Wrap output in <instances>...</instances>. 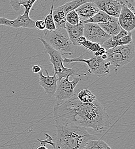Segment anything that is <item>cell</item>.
Masks as SVG:
<instances>
[{
	"label": "cell",
	"mask_w": 135,
	"mask_h": 149,
	"mask_svg": "<svg viewBox=\"0 0 135 149\" xmlns=\"http://www.w3.org/2000/svg\"><path fill=\"white\" fill-rule=\"evenodd\" d=\"M83 149H112L102 139L90 140Z\"/></svg>",
	"instance_id": "7402d4cb"
},
{
	"label": "cell",
	"mask_w": 135,
	"mask_h": 149,
	"mask_svg": "<svg viewBox=\"0 0 135 149\" xmlns=\"http://www.w3.org/2000/svg\"><path fill=\"white\" fill-rule=\"evenodd\" d=\"M83 36L87 40L98 43L101 45L111 37L98 24L93 23L84 24Z\"/></svg>",
	"instance_id": "9c48e42d"
},
{
	"label": "cell",
	"mask_w": 135,
	"mask_h": 149,
	"mask_svg": "<svg viewBox=\"0 0 135 149\" xmlns=\"http://www.w3.org/2000/svg\"><path fill=\"white\" fill-rule=\"evenodd\" d=\"M42 38L62 55H71L76 51V46L71 41L65 28H58L51 31H44Z\"/></svg>",
	"instance_id": "3957f363"
},
{
	"label": "cell",
	"mask_w": 135,
	"mask_h": 149,
	"mask_svg": "<svg viewBox=\"0 0 135 149\" xmlns=\"http://www.w3.org/2000/svg\"><path fill=\"white\" fill-rule=\"evenodd\" d=\"M69 77L63 78L58 80L57 87L54 96L55 105H60L69 99L75 94V88L82 79L80 77L73 76V79L70 81Z\"/></svg>",
	"instance_id": "52a82bcc"
},
{
	"label": "cell",
	"mask_w": 135,
	"mask_h": 149,
	"mask_svg": "<svg viewBox=\"0 0 135 149\" xmlns=\"http://www.w3.org/2000/svg\"><path fill=\"white\" fill-rule=\"evenodd\" d=\"M53 116L55 123L75 125L99 132L106 130L110 125L109 116L104 105L98 100L83 103L76 93L60 105H55Z\"/></svg>",
	"instance_id": "6da1fadb"
},
{
	"label": "cell",
	"mask_w": 135,
	"mask_h": 149,
	"mask_svg": "<svg viewBox=\"0 0 135 149\" xmlns=\"http://www.w3.org/2000/svg\"><path fill=\"white\" fill-rule=\"evenodd\" d=\"M35 26L39 31H44L45 29V25L43 20H36L35 21Z\"/></svg>",
	"instance_id": "484cf974"
},
{
	"label": "cell",
	"mask_w": 135,
	"mask_h": 149,
	"mask_svg": "<svg viewBox=\"0 0 135 149\" xmlns=\"http://www.w3.org/2000/svg\"><path fill=\"white\" fill-rule=\"evenodd\" d=\"M38 39L41 42L44 47L45 52L50 56V61L54 67V74L57 76L58 80L71 76L79 77L80 76L87 74V73L85 72L86 71H84L83 70H80L77 67H74L72 68L65 67L62 55L49 45L43 38L39 37Z\"/></svg>",
	"instance_id": "277c9868"
},
{
	"label": "cell",
	"mask_w": 135,
	"mask_h": 149,
	"mask_svg": "<svg viewBox=\"0 0 135 149\" xmlns=\"http://www.w3.org/2000/svg\"><path fill=\"white\" fill-rule=\"evenodd\" d=\"M53 10H54V3L51 5L50 13L46 16V17H45L44 20V22L45 25V29L50 31H55L57 29L54 19H53V16H52Z\"/></svg>",
	"instance_id": "603a6c76"
},
{
	"label": "cell",
	"mask_w": 135,
	"mask_h": 149,
	"mask_svg": "<svg viewBox=\"0 0 135 149\" xmlns=\"http://www.w3.org/2000/svg\"><path fill=\"white\" fill-rule=\"evenodd\" d=\"M111 19V16H109L106 13L99 10L97 13H96L93 17L90 18L86 21H83V24H87V23H93V24H102L106 22Z\"/></svg>",
	"instance_id": "44dd1931"
},
{
	"label": "cell",
	"mask_w": 135,
	"mask_h": 149,
	"mask_svg": "<svg viewBox=\"0 0 135 149\" xmlns=\"http://www.w3.org/2000/svg\"><path fill=\"white\" fill-rule=\"evenodd\" d=\"M98 25L111 37L117 35L122 29L119 24L118 18L112 16H111V19L106 22Z\"/></svg>",
	"instance_id": "2e32d148"
},
{
	"label": "cell",
	"mask_w": 135,
	"mask_h": 149,
	"mask_svg": "<svg viewBox=\"0 0 135 149\" xmlns=\"http://www.w3.org/2000/svg\"><path fill=\"white\" fill-rule=\"evenodd\" d=\"M55 123L57 135L54 141V149H83L90 140L96 139V136L90 134L86 128L75 125Z\"/></svg>",
	"instance_id": "7a4b0ae2"
},
{
	"label": "cell",
	"mask_w": 135,
	"mask_h": 149,
	"mask_svg": "<svg viewBox=\"0 0 135 149\" xmlns=\"http://www.w3.org/2000/svg\"><path fill=\"white\" fill-rule=\"evenodd\" d=\"M118 19L121 28L125 31L131 32L135 29V13L125 6H122Z\"/></svg>",
	"instance_id": "4fadbf2b"
},
{
	"label": "cell",
	"mask_w": 135,
	"mask_h": 149,
	"mask_svg": "<svg viewBox=\"0 0 135 149\" xmlns=\"http://www.w3.org/2000/svg\"><path fill=\"white\" fill-rule=\"evenodd\" d=\"M45 139L44 140H40L38 139V141L40 143L41 145L45 146L47 145H50L53 148V149H55V144L54 141L52 140V138L49 134H45Z\"/></svg>",
	"instance_id": "d4e9b609"
},
{
	"label": "cell",
	"mask_w": 135,
	"mask_h": 149,
	"mask_svg": "<svg viewBox=\"0 0 135 149\" xmlns=\"http://www.w3.org/2000/svg\"><path fill=\"white\" fill-rule=\"evenodd\" d=\"M79 100L85 104H90L96 100V96L88 89H83L77 94Z\"/></svg>",
	"instance_id": "d6986e66"
},
{
	"label": "cell",
	"mask_w": 135,
	"mask_h": 149,
	"mask_svg": "<svg viewBox=\"0 0 135 149\" xmlns=\"http://www.w3.org/2000/svg\"><path fill=\"white\" fill-rule=\"evenodd\" d=\"M128 32H127V31H125V30L121 29V31H120L117 35L115 36L111 37V38H112L113 41H116V40H119V39L121 38L122 37H124V36H127V35H128Z\"/></svg>",
	"instance_id": "4316f807"
},
{
	"label": "cell",
	"mask_w": 135,
	"mask_h": 149,
	"mask_svg": "<svg viewBox=\"0 0 135 149\" xmlns=\"http://www.w3.org/2000/svg\"><path fill=\"white\" fill-rule=\"evenodd\" d=\"M10 5L15 12H18L20 9V6H24L25 10L30 12L34 3L38 0H9ZM40 1V0H39Z\"/></svg>",
	"instance_id": "ac0fdd59"
},
{
	"label": "cell",
	"mask_w": 135,
	"mask_h": 149,
	"mask_svg": "<svg viewBox=\"0 0 135 149\" xmlns=\"http://www.w3.org/2000/svg\"><path fill=\"white\" fill-rule=\"evenodd\" d=\"M78 46H82L85 49L92 52H96L101 47L100 44L87 40L84 36L80 37L77 41Z\"/></svg>",
	"instance_id": "ffe728a7"
},
{
	"label": "cell",
	"mask_w": 135,
	"mask_h": 149,
	"mask_svg": "<svg viewBox=\"0 0 135 149\" xmlns=\"http://www.w3.org/2000/svg\"><path fill=\"white\" fill-rule=\"evenodd\" d=\"M45 71L46 75L43 74L42 71L38 73L39 84L44 89L47 95L53 96L57 90L58 78L55 74L53 76H50L47 70H45Z\"/></svg>",
	"instance_id": "7c38bea8"
},
{
	"label": "cell",
	"mask_w": 135,
	"mask_h": 149,
	"mask_svg": "<svg viewBox=\"0 0 135 149\" xmlns=\"http://www.w3.org/2000/svg\"><path fill=\"white\" fill-rule=\"evenodd\" d=\"M66 22L72 25H76L80 22L79 17L75 10H73L67 13L66 17Z\"/></svg>",
	"instance_id": "cb8c5ba5"
},
{
	"label": "cell",
	"mask_w": 135,
	"mask_h": 149,
	"mask_svg": "<svg viewBox=\"0 0 135 149\" xmlns=\"http://www.w3.org/2000/svg\"><path fill=\"white\" fill-rule=\"evenodd\" d=\"M65 29L73 45L76 47H79L77 43L78 40L80 37L83 36L84 24L83 22L80 21L77 25H72L66 22Z\"/></svg>",
	"instance_id": "9a60e30c"
},
{
	"label": "cell",
	"mask_w": 135,
	"mask_h": 149,
	"mask_svg": "<svg viewBox=\"0 0 135 149\" xmlns=\"http://www.w3.org/2000/svg\"><path fill=\"white\" fill-rule=\"evenodd\" d=\"M100 57H101V58L102 60H106V58H107V55H106V54H105L102 55V56H100Z\"/></svg>",
	"instance_id": "f546056e"
},
{
	"label": "cell",
	"mask_w": 135,
	"mask_h": 149,
	"mask_svg": "<svg viewBox=\"0 0 135 149\" xmlns=\"http://www.w3.org/2000/svg\"><path fill=\"white\" fill-rule=\"evenodd\" d=\"M36 149H48V148H47L46 147H45V146H44V145H41V146H39L38 148Z\"/></svg>",
	"instance_id": "4dcf8cb0"
},
{
	"label": "cell",
	"mask_w": 135,
	"mask_h": 149,
	"mask_svg": "<svg viewBox=\"0 0 135 149\" xmlns=\"http://www.w3.org/2000/svg\"><path fill=\"white\" fill-rule=\"evenodd\" d=\"M92 1V0H73L54 9L52 16L57 29L65 28L66 23V17L68 13L75 10L83 3Z\"/></svg>",
	"instance_id": "ba28073f"
},
{
	"label": "cell",
	"mask_w": 135,
	"mask_h": 149,
	"mask_svg": "<svg viewBox=\"0 0 135 149\" xmlns=\"http://www.w3.org/2000/svg\"><path fill=\"white\" fill-rule=\"evenodd\" d=\"M106 50L104 48H103L102 47H101L96 52H94V55L96 57H100L102 55L106 54Z\"/></svg>",
	"instance_id": "83f0119b"
},
{
	"label": "cell",
	"mask_w": 135,
	"mask_h": 149,
	"mask_svg": "<svg viewBox=\"0 0 135 149\" xmlns=\"http://www.w3.org/2000/svg\"><path fill=\"white\" fill-rule=\"evenodd\" d=\"M125 1L126 0H95L94 2L99 10L110 16L118 18Z\"/></svg>",
	"instance_id": "30bf717a"
},
{
	"label": "cell",
	"mask_w": 135,
	"mask_h": 149,
	"mask_svg": "<svg viewBox=\"0 0 135 149\" xmlns=\"http://www.w3.org/2000/svg\"><path fill=\"white\" fill-rule=\"evenodd\" d=\"M105 60L116 68L122 67L132 61L135 56V44L132 41L127 45L118 46L106 50Z\"/></svg>",
	"instance_id": "5b68a950"
},
{
	"label": "cell",
	"mask_w": 135,
	"mask_h": 149,
	"mask_svg": "<svg viewBox=\"0 0 135 149\" xmlns=\"http://www.w3.org/2000/svg\"><path fill=\"white\" fill-rule=\"evenodd\" d=\"M75 11L79 17V20L83 22L93 17L99 11V9L95 3L92 1L83 3L77 8Z\"/></svg>",
	"instance_id": "5bb4252c"
},
{
	"label": "cell",
	"mask_w": 135,
	"mask_h": 149,
	"mask_svg": "<svg viewBox=\"0 0 135 149\" xmlns=\"http://www.w3.org/2000/svg\"><path fill=\"white\" fill-rule=\"evenodd\" d=\"M132 41H132V32H128L127 36L122 37L121 38L116 41H113L111 38V37H110L101 45V47L104 48L106 50H108L109 49L115 48L118 46L129 44Z\"/></svg>",
	"instance_id": "e0dca14e"
},
{
	"label": "cell",
	"mask_w": 135,
	"mask_h": 149,
	"mask_svg": "<svg viewBox=\"0 0 135 149\" xmlns=\"http://www.w3.org/2000/svg\"><path fill=\"white\" fill-rule=\"evenodd\" d=\"M63 63L65 64L72 63H83L87 65L88 72L95 74L97 76H104L109 74L111 65L109 63L102 60L101 57L92 56L88 58H85L83 56L72 58H64Z\"/></svg>",
	"instance_id": "8992f818"
},
{
	"label": "cell",
	"mask_w": 135,
	"mask_h": 149,
	"mask_svg": "<svg viewBox=\"0 0 135 149\" xmlns=\"http://www.w3.org/2000/svg\"><path fill=\"white\" fill-rule=\"evenodd\" d=\"M0 25H5L14 28L34 29L35 21L29 17V12L24 11L22 15H19L15 19H9L5 17H0Z\"/></svg>",
	"instance_id": "8fae6325"
},
{
	"label": "cell",
	"mask_w": 135,
	"mask_h": 149,
	"mask_svg": "<svg viewBox=\"0 0 135 149\" xmlns=\"http://www.w3.org/2000/svg\"><path fill=\"white\" fill-rule=\"evenodd\" d=\"M41 71V67L38 65H34L32 68V71L35 74H38L39 72H40Z\"/></svg>",
	"instance_id": "f1b7e54d"
}]
</instances>
